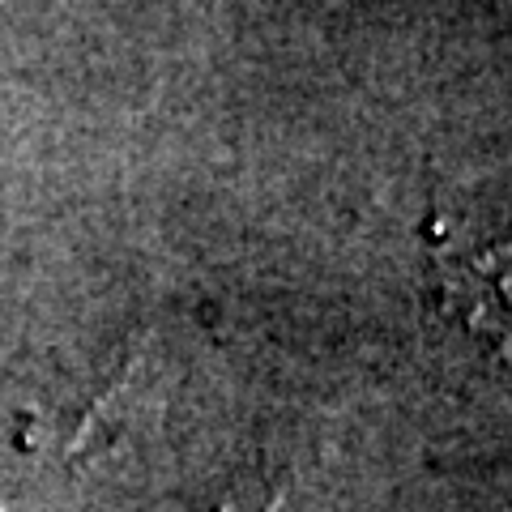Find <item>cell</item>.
<instances>
[{
    "label": "cell",
    "instance_id": "6da1fadb",
    "mask_svg": "<svg viewBox=\"0 0 512 512\" xmlns=\"http://www.w3.org/2000/svg\"><path fill=\"white\" fill-rule=\"evenodd\" d=\"M431 303L474 350L512 363V244L453 252L431 278Z\"/></svg>",
    "mask_w": 512,
    "mask_h": 512
}]
</instances>
